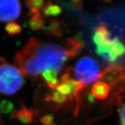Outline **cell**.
Here are the masks:
<instances>
[{
  "mask_svg": "<svg viewBox=\"0 0 125 125\" xmlns=\"http://www.w3.org/2000/svg\"><path fill=\"white\" fill-rule=\"evenodd\" d=\"M82 47V42L75 38H69L62 44H58L31 38L17 53L15 64L22 75L34 79L48 70L60 72L64 64L76 56Z\"/></svg>",
  "mask_w": 125,
  "mask_h": 125,
  "instance_id": "obj_1",
  "label": "cell"
},
{
  "mask_svg": "<svg viewBox=\"0 0 125 125\" xmlns=\"http://www.w3.org/2000/svg\"><path fill=\"white\" fill-rule=\"evenodd\" d=\"M93 40L99 56L112 66L125 58V43L119 37H112L107 26L102 24L95 29Z\"/></svg>",
  "mask_w": 125,
  "mask_h": 125,
  "instance_id": "obj_2",
  "label": "cell"
},
{
  "mask_svg": "<svg viewBox=\"0 0 125 125\" xmlns=\"http://www.w3.org/2000/svg\"><path fill=\"white\" fill-rule=\"evenodd\" d=\"M25 81L19 69L0 58V93L11 95L19 91Z\"/></svg>",
  "mask_w": 125,
  "mask_h": 125,
  "instance_id": "obj_3",
  "label": "cell"
},
{
  "mask_svg": "<svg viewBox=\"0 0 125 125\" xmlns=\"http://www.w3.org/2000/svg\"><path fill=\"white\" fill-rule=\"evenodd\" d=\"M74 73L77 81L86 87L101 79L102 71L95 59L84 56L79 59L76 63Z\"/></svg>",
  "mask_w": 125,
  "mask_h": 125,
  "instance_id": "obj_4",
  "label": "cell"
},
{
  "mask_svg": "<svg viewBox=\"0 0 125 125\" xmlns=\"http://www.w3.org/2000/svg\"><path fill=\"white\" fill-rule=\"evenodd\" d=\"M21 4L15 0H0V21L11 22L19 17Z\"/></svg>",
  "mask_w": 125,
  "mask_h": 125,
  "instance_id": "obj_5",
  "label": "cell"
},
{
  "mask_svg": "<svg viewBox=\"0 0 125 125\" xmlns=\"http://www.w3.org/2000/svg\"><path fill=\"white\" fill-rule=\"evenodd\" d=\"M36 116V111L22 105L19 109L13 110L11 112V117L17 119L24 124H31L33 122L35 116Z\"/></svg>",
  "mask_w": 125,
  "mask_h": 125,
  "instance_id": "obj_6",
  "label": "cell"
},
{
  "mask_svg": "<svg viewBox=\"0 0 125 125\" xmlns=\"http://www.w3.org/2000/svg\"><path fill=\"white\" fill-rule=\"evenodd\" d=\"M110 90V86L107 83L102 81L97 82L92 87V96L98 100H105L109 97Z\"/></svg>",
  "mask_w": 125,
  "mask_h": 125,
  "instance_id": "obj_7",
  "label": "cell"
},
{
  "mask_svg": "<svg viewBox=\"0 0 125 125\" xmlns=\"http://www.w3.org/2000/svg\"><path fill=\"white\" fill-rule=\"evenodd\" d=\"M30 19L29 21V26L32 30H39L44 26V21L38 10H29Z\"/></svg>",
  "mask_w": 125,
  "mask_h": 125,
  "instance_id": "obj_8",
  "label": "cell"
},
{
  "mask_svg": "<svg viewBox=\"0 0 125 125\" xmlns=\"http://www.w3.org/2000/svg\"><path fill=\"white\" fill-rule=\"evenodd\" d=\"M42 77L46 82L48 87L51 89H55L59 83L58 73L53 70H48L41 73Z\"/></svg>",
  "mask_w": 125,
  "mask_h": 125,
  "instance_id": "obj_9",
  "label": "cell"
},
{
  "mask_svg": "<svg viewBox=\"0 0 125 125\" xmlns=\"http://www.w3.org/2000/svg\"><path fill=\"white\" fill-rule=\"evenodd\" d=\"M43 14L47 17H50V16H57L62 13V8L60 6L57 5H55L50 2H47L46 3V5H44V6L42 8Z\"/></svg>",
  "mask_w": 125,
  "mask_h": 125,
  "instance_id": "obj_10",
  "label": "cell"
},
{
  "mask_svg": "<svg viewBox=\"0 0 125 125\" xmlns=\"http://www.w3.org/2000/svg\"><path fill=\"white\" fill-rule=\"evenodd\" d=\"M46 100L57 104H63L68 101V99L55 89H52L46 97Z\"/></svg>",
  "mask_w": 125,
  "mask_h": 125,
  "instance_id": "obj_11",
  "label": "cell"
},
{
  "mask_svg": "<svg viewBox=\"0 0 125 125\" xmlns=\"http://www.w3.org/2000/svg\"><path fill=\"white\" fill-rule=\"evenodd\" d=\"M5 29L6 32L10 35H18L22 31L21 26L14 22H8L5 27Z\"/></svg>",
  "mask_w": 125,
  "mask_h": 125,
  "instance_id": "obj_12",
  "label": "cell"
},
{
  "mask_svg": "<svg viewBox=\"0 0 125 125\" xmlns=\"http://www.w3.org/2000/svg\"><path fill=\"white\" fill-rule=\"evenodd\" d=\"M44 1L41 0H31L27 1L26 5L29 8V10H40L42 9L44 5Z\"/></svg>",
  "mask_w": 125,
  "mask_h": 125,
  "instance_id": "obj_13",
  "label": "cell"
},
{
  "mask_svg": "<svg viewBox=\"0 0 125 125\" xmlns=\"http://www.w3.org/2000/svg\"><path fill=\"white\" fill-rule=\"evenodd\" d=\"M60 27L61 23L57 20H54L51 22L50 31L53 34L60 33Z\"/></svg>",
  "mask_w": 125,
  "mask_h": 125,
  "instance_id": "obj_14",
  "label": "cell"
},
{
  "mask_svg": "<svg viewBox=\"0 0 125 125\" xmlns=\"http://www.w3.org/2000/svg\"><path fill=\"white\" fill-rule=\"evenodd\" d=\"M54 120V116L53 114H46L44 116H42L40 118L41 123L44 125H50L53 123Z\"/></svg>",
  "mask_w": 125,
  "mask_h": 125,
  "instance_id": "obj_15",
  "label": "cell"
},
{
  "mask_svg": "<svg viewBox=\"0 0 125 125\" xmlns=\"http://www.w3.org/2000/svg\"><path fill=\"white\" fill-rule=\"evenodd\" d=\"M120 121L121 125H125V103L121 107L120 112Z\"/></svg>",
  "mask_w": 125,
  "mask_h": 125,
  "instance_id": "obj_16",
  "label": "cell"
},
{
  "mask_svg": "<svg viewBox=\"0 0 125 125\" xmlns=\"http://www.w3.org/2000/svg\"><path fill=\"white\" fill-rule=\"evenodd\" d=\"M0 125H3V121H2L1 117V112H0Z\"/></svg>",
  "mask_w": 125,
  "mask_h": 125,
  "instance_id": "obj_17",
  "label": "cell"
},
{
  "mask_svg": "<svg viewBox=\"0 0 125 125\" xmlns=\"http://www.w3.org/2000/svg\"></svg>",
  "mask_w": 125,
  "mask_h": 125,
  "instance_id": "obj_18",
  "label": "cell"
}]
</instances>
